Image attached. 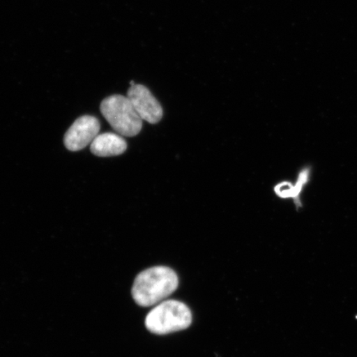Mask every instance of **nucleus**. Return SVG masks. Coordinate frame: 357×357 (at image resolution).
Masks as SVG:
<instances>
[{
	"instance_id": "20e7f679",
	"label": "nucleus",
	"mask_w": 357,
	"mask_h": 357,
	"mask_svg": "<svg viewBox=\"0 0 357 357\" xmlns=\"http://www.w3.org/2000/svg\"><path fill=\"white\" fill-rule=\"evenodd\" d=\"M100 123L97 118L84 115L75 120L64 136V144L70 151H78L91 144L99 135Z\"/></svg>"
},
{
	"instance_id": "0eeeda50",
	"label": "nucleus",
	"mask_w": 357,
	"mask_h": 357,
	"mask_svg": "<svg viewBox=\"0 0 357 357\" xmlns=\"http://www.w3.org/2000/svg\"><path fill=\"white\" fill-rule=\"evenodd\" d=\"M309 177V172L303 171L298 178V182L296 186L290 185L288 182H284L275 187V191L276 195L281 198L297 197L298 195L302 189L303 185L305 184Z\"/></svg>"
},
{
	"instance_id": "f03ea898",
	"label": "nucleus",
	"mask_w": 357,
	"mask_h": 357,
	"mask_svg": "<svg viewBox=\"0 0 357 357\" xmlns=\"http://www.w3.org/2000/svg\"><path fill=\"white\" fill-rule=\"evenodd\" d=\"M192 314L185 303L167 301L160 303L147 314L145 324L151 333L165 335L188 328Z\"/></svg>"
},
{
	"instance_id": "7ed1b4c3",
	"label": "nucleus",
	"mask_w": 357,
	"mask_h": 357,
	"mask_svg": "<svg viewBox=\"0 0 357 357\" xmlns=\"http://www.w3.org/2000/svg\"><path fill=\"white\" fill-rule=\"evenodd\" d=\"M100 111L102 116L120 135L135 137L142 130V120L134 109L128 97L114 95L101 102Z\"/></svg>"
},
{
	"instance_id": "423d86ee",
	"label": "nucleus",
	"mask_w": 357,
	"mask_h": 357,
	"mask_svg": "<svg viewBox=\"0 0 357 357\" xmlns=\"http://www.w3.org/2000/svg\"><path fill=\"white\" fill-rule=\"evenodd\" d=\"M127 149L126 141L113 132L99 134L91 144V153L100 158L122 155Z\"/></svg>"
},
{
	"instance_id": "f257e3e1",
	"label": "nucleus",
	"mask_w": 357,
	"mask_h": 357,
	"mask_svg": "<svg viewBox=\"0 0 357 357\" xmlns=\"http://www.w3.org/2000/svg\"><path fill=\"white\" fill-rule=\"evenodd\" d=\"M178 285V276L171 268L154 266L137 276L132 294L138 305L150 307L171 296Z\"/></svg>"
},
{
	"instance_id": "39448f33",
	"label": "nucleus",
	"mask_w": 357,
	"mask_h": 357,
	"mask_svg": "<svg viewBox=\"0 0 357 357\" xmlns=\"http://www.w3.org/2000/svg\"><path fill=\"white\" fill-rule=\"evenodd\" d=\"M127 97L134 109L144 121L155 124L162 120V107L149 88L135 84L128 89Z\"/></svg>"
}]
</instances>
